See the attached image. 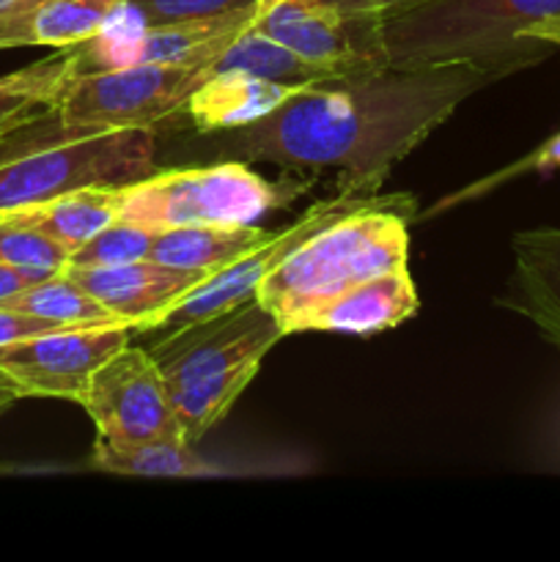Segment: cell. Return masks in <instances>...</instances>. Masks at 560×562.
Here are the masks:
<instances>
[{
  "mask_svg": "<svg viewBox=\"0 0 560 562\" xmlns=\"http://www.w3.org/2000/svg\"><path fill=\"white\" fill-rule=\"evenodd\" d=\"M88 464L104 475L121 477H212L220 472L192 453V445L184 439L113 445L97 437Z\"/></svg>",
  "mask_w": 560,
  "mask_h": 562,
  "instance_id": "cell-20",
  "label": "cell"
},
{
  "mask_svg": "<svg viewBox=\"0 0 560 562\" xmlns=\"http://www.w3.org/2000/svg\"><path fill=\"white\" fill-rule=\"evenodd\" d=\"M97 426V437L113 445L184 439L165 390L163 373L148 349L126 344L97 368L80 401Z\"/></svg>",
  "mask_w": 560,
  "mask_h": 562,
  "instance_id": "cell-9",
  "label": "cell"
},
{
  "mask_svg": "<svg viewBox=\"0 0 560 562\" xmlns=\"http://www.w3.org/2000/svg\"><path fill=\"white\" fill-rule=\"evenodd\" d=\"M421 307L410 267L379 274L335 300L324 302L318 311L302 322L300 333H349L371 335L410 322Z\"/></svg>",
  "mask_w": 560,
  "mask_h": 562,
  "instance_id": "cell-14",
  "label": "cell"
},
{
  "mask_svg": "<svg viewBox=\"0 0 560 562\" xmlns=\"http://www.w3.org/2000/svg\"><path fill=\"white\" fill-rule=\"evenodd\" d=\"M3 80H5V75H3V77H0V82H3Z\"/></svg>",
  "mask_w": 560,
  "mask_h": 562,
  "instance_id": "cell-34",
  "label": "cell"
},
{
  "mask_svg": "<svg viewBox=\"0 0 560 562\" xmlns=\"http://www.w3.org/2000/svg\"><path fill=\"white\" fill-rule=\"evenodd\" d=\"M47 278H53V274L36 272V269L11 267V263L0 261V305H3V302H9L11 296L20 294V291L31 289V285L42 283V280H47Z\"/></svg>",
  "mask_w": 560,
  "mask_h": 562,
  "instance_id": "cell-29",
  "label": "cell"
},
{
  "mask_svg": "<svg viewBox=\"0 0 560 562\" xmlns=\"http://www.w3.org/2000/svg\"><path fill=\"white\" fill-rule=\"evenodd\" d=\"M71 252L47 234L0 217V261L11 267L58 274L69 267Z\"/></svg>",
  "mask_w": 560,
  "mask_h": 562,
  "instance_id": "cell-25",
  "label": "cell"
},
{
  "mask_svg": "<svg viewBox=\"0 0 560 562\" xmlns=\"http://www.w3.org/2000/svg\"><path fill=\"white\" fill-rule=\"evenodd\" d=\"M272 231L258 225H184L165 228L152 247L154 261L181 269L220 272L261 245Z\"/></svg>",
  "mask_w": 560,
  "mask_h": 562,
  "instance_id": "cell-18",
  "label": "cell"
},
{
  "mask_svg": "<svg viewBox=\"0 0 560 562\" xmlns=\"http://www.w3.org/2000/svg\"><path fill=\"white\" fill-rule=\"evenodd\" d=\"M261 11V0L253 9L234 11V14L206 16V20H184L170 25H152L135 33L132 42L124 44L121 64H190L206 66L225 53L245 31H250Z\"/></svg>",
  "mask_w": 560,
  "mask_h": 562,
  "instance_id": "cell-15",
  "label": "cell"
},
{
  "mask_svg": "<svg viewBox=\"0 0 560 562\" xmlns=\"http://www.w3.org/2000/svg\"><path fill=\"white\" fill-rule=\"evenodd\" d=\"M547 453H549V464H552L555 470H560V412H558V417H555L552 428H549Z\"/></svg>",
  "mask_w": 560,
  "mask_h": 562,
  "instance_id": "cell-31",
  "label": "cell"
},
{
  "mask_svg": "<svg viewBox=\"0 0 560 562\" xmlns=\"http://www.w3.org/2000/svg\"><path fill=\"white\" fill-rule=\"evenodd\" d=\"M549 25H560V0H432L384 20L379 36L395 69L470 64L497 82L555 55L536 42Z\"/></svg>",
  "mask_w": 560,
  "mask_h": 562,
  "instance_id": "cell-2",
  "label": "cell"
},
{
  "mask_svg": "<svg viewBox=\"0 0 560 562\" xmlns=\"http://www.w3.org/2000/svg\"><path fill=\"white\" fill-rule=\"evenodd\" d=\"M0 217L42 231L49 239H55L66 250L75 252L77 247L86 245L93 234H99L104 225L115 220L113 187L77 190L69 192V195L53 198L47 203H38V206L0 214Z\"/></svg>",
  "mask_w": 560,
  "mask_h": 562,
  "instance_id": "cell-19",
  "label": "cell"
},
{
  "mask_svg": "<svg viewBox=\"0 0 560 562\" xmlns=\"http://www.w3.org/2000/svg\"><path fill=\"white\" fill-rule=\"evenodd\" d=\"M300 88L245 71H206V80L187 97L179 113L192 121L198 135L239 130L278 110Z\"/></svg>",
  "mask_w": 560,
  "mask_h": 562,
  "instance_id": "cell-16",
  "label": "cell"
},
{
  "mask_svg": "<svg viewBox=\"0 0 560 562\" xmlns=\"http://www.w3.org/2000/svg\"><path fill=\"white\" fill-rule=\"evenodd\" d=\"M324 3L333 5L344 16H368V20L384 22L406 14V11L421 9L432 0H324Z\"/></svg>",
  "mask_w": 560,
  "mask_h": 562,
  "instance_id": "cell-28",
  "label": "cell"
},
{
  "mask_svg": "<svg viewBox=\"0 0 560 562\" xmlns=\"http://www.w3.org/2000/svg\"><path fill=\"white\" fill-rule=\"evenodd\" d=\"M126 0H44L27 22L31 47H77L102 36Z\"/></svg>",
  "mask_w": 560,
  "mask_h": 562,
  "instance_id": "cell-22",
  "label": "cell"
},
{
  "mask_svg": "<svg viewBox=\"0 0 560 562\" xmlns=\"http://www.w3.org/2000/svg\"><path fill=\"white\" fill-rule=\"evenodd\" d=\"M3 307L31 313V316L47 318V322L64 324V327H102V324H124L104 311L80 283L69 278L66 272L53 274L31 289L20 291L3 302Z\"/></svg>",
  "mask_w": 560,
  "mask_h": 562,
  "instance_id": "cell-23",
  "label": "cell"
},
{
  "mask_svg": "<svg viewBox=\"0 0 560 562\" xmlns=\"http://www.w3.org/2000/svg\"><path fill=\"white\" fill-rule=\"evenodd\" d=\"M14 401H20V393H16L14 384H11L9 379L0 373V417H3L11 406H14Z\"/></svg>",
  "mask_w": 560,
  "mask_h": 562,
  "instance_id": "cell-32",
  "label": "cell"
},
{
  "mask_svg": "<svg viewBox=\"0 0 560 562\" xmlns=\"http://www.w3.org/2000/svg\"><path fill=\"white\" fill-rule=\"evenodd\" d=\"M368 206H417V203L412 195H379V192L377 195H335L327 198V201L313 203L311 209L302 212V217L283 225V228L272 231V234H269L261 245L253 247L247 256H242L239 261L220 269V272H214L206 283L198 285L181 305H176L173 311L163 318V324H159L157 329L170 333V329H179L192 322H201V318L217 316V313L231 311V307L253 300V296H256V289L261 285V280L267 278L272 269H278L302 241L311 239L313 234L327 228L329 223H335V220L344 217V214H351L357 212V209Z\"/></svg>",
  "mask_w": 560,
  "mask_h": 562,
  "instance_id": "cell-8",
  "label": "cell"
},
{
  "mask_svg": "<svg viewBox=\"0 0 560 562\" xmlns=\"http://www.w3.org/2000/svg\"><path fill=\"white\" fill-rule=\"evenodd\" d=\"M206 80V66L121 64L99 71H77L60 91L53 132L38 143L97 135L110 130H154L179 115L187 97Z\"/></svg>",
  "mask_w": 560,
  "mask_h": 562,
  "instance_id": "cell-7",
  "label": "cell"
},
{
  "mask_svg": "<svg viewBox=\"0 0 560 562\" xmlns=\"http://www.w3.org/2000/svg\"><path fill=\"white\" fill-rule=\"evenodd\" d=\"M157 234L159 231L146 228V225L113 220L99 234H93L86 245L71 252L69 267L66 269H108L124 267V263L132 261H143V258L152 256Z\"/></svg>",
  "mask_w": 560,
  "mask_h": 562,
  "instance_id": "cell-24",
  "label": "cell"
},
{
  "mask_svg": "<svg viewBox=\"0 0 560 562\" xmlns=\"http://www.w3.org/2000/svg\"><path fill=\"white\" fill-rule=\"evenodd\" d=\"M525 170H536V173H552V170H560V130L555 132L544 146H538L530 157H525L519 165H514L511 173H525Z\"/></svg>",
  "mask_w": 560,
  "mask_h": 562,
  "instance_id": "cell-30",
  "label": "cell"
},
{
  "mask_svg": "<svg viewBox=\"0 0 560 562\" xmlns=\"http://www.w3.org/2000/svg\"><path fill=\"white\" fill-rule=\"evenodd\" d=\"M256 3L258 0H126V9L143 22V27H152L234 14V11L253 9Z\"/></svg>",
  "mask_w": 560,
  "mask_h": 562,
  "instance_id": "cell-26",
  "label": "cell"
},
{
  "mask_svg": "<svg viewBox=\"0 0 560 562\" xmlns=\"http://www.w3.org/2000/svg\"><path fill=\"white\" fill-rule=\"evenodd\" d=\"M66 274L135 333L157 329L176 305L212 278L203 269L168 267L154 258L108 269H66Z\"/></svg>",
  "mask_w": 560,
  "mask_h": 562,
  "instance_id": "cell-12",
  "label": "cell"
},
{
  "mask_svg": "<svg viewBox=\"0 0 560 562\" xmlns=\"http://www.w3.org/2000/svg\"><path fill=\"white\" fill-rule=\"evenodd\" d=\"M283 338L278 318L253 296L217 316L170 329L148 346L184 442L195 445L228 415L261 371L264 357Z\"/></svg>",
  "mask_w": 560,
  "mask_h": 562,
  "instance_id": "cell-3",
  "label": "cell"
},
{
  "mask_svg": "<svg viewBox=\"0 0 560 562\" xmlns=\"http://www.w3.org/2000/svg\"><path fill=\"white\" fill-rule=\"evenodd\" d=\"M135 327H66L20 344L0 346V373L20 398H64L80 404L88 382L104 360L132 344Z\"/></svg>",
  "mask_w": 560,
  "mask_h": 562,
  "instance_id": "cell-10",
  "label": "cell"
},
{
  "mask_svg": "<svg viewBox=\"0 0 560 562\" xmlns=\"http://www.w3.org/2000/svg\"><path fill=\"white\" fill-rule=\"evenodd\" d=\"M313 179L269 181L236 159H214L198 168L148 173L113 187L115 220L146 228L184 225H258V220L285 206Z\"/></svg>",
  "mask_w": 560,
  "mask_h": 562,
  "instance_id": "cell-5",
  "label": "cell"
},
{
  "mask_svg": "<svg viewBox=\"0 0 560 562\" xmlns=\"http://www.w3.org/2000/svg\"><path fill=\"white\" fill-rule=\"evenodd\" d=\"M412 212L415 206H368L344 214L272 269L256 289V300L285 335L300 333L324 302L406 267Z\"/></svg>",
  "mask_w": 560,
  "mask_h": 562,
  "instance_id": "cell-4",
  "label": "cell"
},
{
  "mask_svg": "<svg viewBox=\"0 0 560 562\" xmlns=\"http://www.w3.org/2000/svg\"><path fill=\"white\" fill-rule=\"evenodd\" d=\"M55 329H66L64 324L47 322V318L31 316V313L14 311V307L0 305V346L20 344V340L38 338V335L55 333Z\"/></svg>",
  "mask_w": 560,
  "mask_h": 562,
  "instance_id": "cell-27",
  "label": "cell"
},
{
  "mask_svg": "<svg viewBox=\"0 0 560 562\" xmlns=\"http://www.w3.org/2000/svg\"><path fill=\"white\" fill-rule=\"evenodd\" d=\"M77 71H80V49L64 47V53L55 58L5 75V80L0 82V146L16 132L42 124Z\"/></svg>",
  "mask_w": 560,
  "mask_h": 562,
  "instance_id": "cell-17",
  "label": "cell"
},
{
  "mask_svg": "<svg viewBox=\"0 0 560 562\" xmlns=\"http://www.w3.org/2000/svg\"><path fill=\"white\" fill-rule=\"evenodd\" d=\"M536 42L544 44V47L555 49L558 53L560 49V25H549V27H541V31L536 33Z\"/></svg>",
  "mask_w": 560,
  "mask_h": 562,
  "instance_id": "cell-33",
  "label": "cell"
},
{
  "mask_svg": "<svg viewBox=\"0 0 560 562\" xmlns=\"http://www.w3.org/2000/svg\"><path fill=\"white\" fill-rule=\"evenodd\" d=\"M492 82L470 64L366 66L302 86L253 124L201 137L214 159L278 165L285 173L335 170V195H377L406 154Z\"/></svg>",
  "mask_w": 560,
  "mask_h": 562,
  "instance_id": "cell-1",
  "label": "cell"
},
{
  "mask_svg": "<svg viewBox=\"0 0 560 562\" xmlns=\"http://www.w3.org/2000/svg\"><path fill=\"white\" fill-rule=\"evenodd\" d=\"M511 250L514 269L497 305L525 316L560 349V228L519 231Z\"/></svg>",
  "mask_w": 560,
  "mask_h": 562,
  "instance_id": "cell-13",
  "label": "cell"
},
{
  "mask_svg": "<svg viewBox=\"0 0 560 562\" xmlns=\"http://www.w3.org/2000/svg\"><path fill=\"white\" fill-rule=\"evenodd\" d=\"M154 130H110L0 151V214L91 187H121L154 173Z\"/></svg>",
  "mask_w": 560,
  "mask_h": 562,
  "instance_id": "cell-6",
  "label": "cell"
},
{
  "mask_svg": "<svg viewBox=\"0 0 560 562\" xmlns=\"http://www.w3.org/2000/svg\"><path fill=\"white\" fill-rule=\"evenodd\" d=\"M256 27L261 36L283 44L307 64L329 71H351L388 64L382 49V22L344 16L324 0H261Z\"/></svg>",
  "mask_w": 560,
  "mask_h": 562,
  "instance_id": "cell-11",
  "label": "cell"
},
{
  "mask_svg": "<svg viewBox=\"0 0 560 562\" xmlns=\"http://www.w3.org/2000/svg\"><path fill=\"white\" fill-rule=\"evenodd\" d=\"M206 71H245V75L289 82V86H311V82L324 80V77L338 75V71H329L324 66L307 64L305 58L285 49L283 44L261 36L256 27L242 33L220 58L206 64Z\"/></svg>",
  "mask_w": 560,
  "mask_h": 562,
  "instance_id": "cell-21",
  "label": "cell"
}]
</instances>
